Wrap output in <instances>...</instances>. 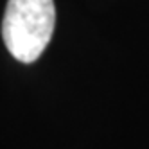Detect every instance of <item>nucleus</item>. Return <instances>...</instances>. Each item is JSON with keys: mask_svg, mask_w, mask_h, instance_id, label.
<instances>
[{"mask_svg": "<svg viewBox=\"0 0 149 149\" xmlns=\"http://www.w3.org/2000/svg\"><path fill=\"white\" fill-rule=\"evenodd\" d=\"M56 27L54 0H7L2 40L15 59L36 61L47 49Z\"/></svg>", "mask_w": 149, "mask_h": 149, "instance_id": "1", "label": "nucleus"}]
</instances>
